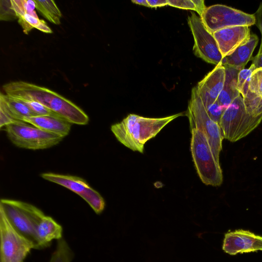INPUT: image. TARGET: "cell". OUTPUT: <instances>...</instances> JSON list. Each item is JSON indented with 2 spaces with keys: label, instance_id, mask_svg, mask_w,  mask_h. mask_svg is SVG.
I'll list each match as a JSON object with an SVG mask.
<instances>
[{
  "label": "cell",
  "instance_id": "cell-18",
  "mask_svg": "<svg viewBox=\"0 0 262 262\" xmlns=\"http://www.w3.org/2000/svg\"><path fill=\"white\" fill-rule=\"evenodd\" d=\"M0 110L5 112L14 121H23L26 117L36 116L20 100L2 93L0 94Z\"/></svg>",
  "mask_w": 262,
  "mask_h": 262
},
{
  "label": "cell",
  "instance_id": "cell-19",
  "mask_svg": "<svg viewBox=\"0 0 262 262\" xmlns=\"http://www.w3.org/2000/svg\"><path fill=\"white\" fill-rule=\"evenodd\" d=\"M225 80L222 91L217 101L226 108L241 93L237 89L238 74L240 70L231 67L224 66Z\"/></svg>",
  "mask_w": 262,
  "mask_h": 262
},
{
  "label": "cell",
  "instance_id": "cell-12",
  "mask_svg": "<svg viewBox=\"0 0 262 262\" xmlns=\"http://www.w3.org/2000/svg\"><path fill=\"white\" fill-rule=\"evenodd\" d=\"M222 248L230 255L262 251V236L243 229L230 231L225 234Z\"/></svg>",
  "mask_w": 262,
  "mask_h": 262
},
{
  "label": "cell",
  "instance_id": "cell-14",
  "mask_svg": "<svg viewBox=\"0 0 262 262\" xmlns=\"http://www.w3.org/2000/svg\"><path fill=\"white\" fill-rule=\"evenodd\" d=\"M212 34L223 58L231 54L251 35L249 27L246 26L226 27Z\"/></svg>",
  "mask_w": 262,
  "mask_h": 262
},
{
  "label": "cell",
  "instance_id": "cell-20",
  "mask_svg": "<svg viewBox=\"0 0 262 262\" xmlns=\"http://www.w3.org/2000/svg\"><path fill=\"white\" fill-rule=\"evenodd\" d=\"M13 7L24 33L28 34L34 28L38 30L42 20L38 18L34 10H29L27 0L15 1Z\"/></svg>",
  "mask_w": 262,
  "mask_h": 262
},
{
  "label": "cell",
  "instance_id": "cell-10",
  "mask_svg": "<svg viewBox=\"0 0 262 262\" xmlns=\"http://www.w3.org/2000/svg\"><path fill=\"white\" fill-rule=\"evenodd\" d=\"M194 38V54L207 62L218 65L222 63L223 57L220 51L216 41L206 28L200 17L194 12L187 18Z\"/></svg>",
  "mask_w": 262,
  "mask_h": 262
},
{
  "label": "cell",
  "instance_id": "cell-17",
  "mask_svg": "<svg viewBox=\"0 0 262 262\" xmlns=\"http://www.w3.org/2000/svg\"><path fill=\"white\" fill-rule=\"evenodd\" d=\"M62 227L52 217L45 215L36 228L37 249L50 246L53 240L62 238Z\"/></svg>",
  "mask_w": 262,
  "mask_h": 262
},
{
  "label": "cell",
  "instance_id": "cell-9",
  "mask_svg": "<svg viewBox=\"0 0 262 262\" xmlns=\"http://www.w3.org/2000/svg\"><path fill=\"white\" fill-rule=\"evenodd\" d=\"M207 29L212 34L223 28L255 24L254 14L221 4L207 7L200 17Z\"/></svg>",
  "mask_w": 262,
  "mask_h": 262
},
{
  "label": "cell",
  "instance_id": "cell-3",
  "mask_svg": "<svg viewBox=\"0 0 262 262\" xmlns=\"http://www.w3.org/2000/svg\"><path fill=\"white\" fill-rule=\"evenodd\" d=\"M190 149L197 173L203 183L219 186L223 182L220 165L213 155L204 133L197 128L191 129Z\"/></svg>",
  "mask_w": 262,
  "mask_h": 262
},
{
  "label": "cell",
  "instance_id": "cell-16",
  "mask_svg": "<svg viewBox=\"0 0 262 262\" xmlns=\"http://www.w3.org/2000/svg\"><path fill=\"white\" fill-rule=\"evenodd\" d=\"M258 41L256 34H251L249 38L237 47L231 54L223 58L222 64L234 68L239 70L244 69L251 59Z\"/></svg>",
  "mask_w": 262,
  "mask_h": 262
},
{
  "label": "cell",
  "instance_id": "cell-28",
  "mask_svg": "<svg viewBox=\"0 0 262 262\" xmlns=\"http://www.w3.org/2000/svg\"><path fill=\"white\" fill-rule=\"evenodd\" d=\"M168 5L179 9L195 10L192 0L168 1Z\"/></svg>",
  "mask_w": 262,
  "mask_h": 262
},
{
  "label": "cell",
  "instance_id": "cell-33",
  "mask_svg": "<svg viewBox=\"0 0 262 262\" xmlns=\"http://www.w3.org/2000/svg\"><path fill=\"white\" fill-rule=\"evenodd\" d=\"M252 115L255 116H258L262 115V98H261L256 108L253 112Z\"/></svg>",
  "mask_w": 262,
  "mask_h": 262
},
{
  "label": "cell",
  "instance_id": "cell-24",
  "mask_svg": "<svg viewBox=\"0 0 262 262\" xmlns=\"http://www.w3.org/2000/svg\"><path fill=\"white\" fill-rule=\"evenodd\" d=\"M18 99L25 103L36 116L59 115L38 102L23 99Z\"/></svg>",
  "mask_w": 262,
  "mask_h": 262
},
{
  "label": "cell",
  "instance_id": "cell-22",
  "mask_svg": "<svg viewBox=\"0 0 262 262\" xmlns=\"http://www.w3.org/2000/svg\"><path fill=\"white\" fill-rule=\"evenodd\" d=\"M74 254L67 241L63 238L57 241L56 248L49 262H71Z\"/></svg>",
  "mask_w": 262,
  "mask_h": 262
},
{
  "label": "cell",
  "instance_id": "cell-15",
  "mask_svg": "<svg viewBox=\"0 0 262 262\" xmlns=\"http://www.w3.org/2000/svg\"><path fill=\"white\" fill-rule=\"evenodd\" d=\"M23 121L62 138L69 134L72 124L59 115L26 117Z\"/></svg>",
  "mask_w": 262,
  "mask_h": 262
},
{
  "label": "cell",
  "instance_id": "cell-8",
  "mask_svg": "<svg viewBox=\"0 0 262 262\" xmlns=\"http://www.w3.org/2000/svg\"><path fill=\"white\" fill-rule=\"evenodd\" d=\"M1 262H24L34 244L18 232L0 210Z\"/></svg>",
  "mask_w": 262,
  "mask_h": 262
},
{
  "label": "cell",
  "instance_id": "cell-29",
  "mask_svg": "<svg viewBox=\"0 0 262 262\" xmlns=\"http://www.w3.org/2000/svg\"><path fill=\"white\" fill-rule=\"evenodd\" d=\"M255 24L259 28L261 34V41L258 54L262 53V2L260 3L258 8L255 14Z\"/></svg>",
  "mask_w": 262,
  "mask_h": 262
},
{
  "label": "cell",
  "instance_id": "cell-26",
  "mask_svg": "<svg viewBox=\"0 0 262 262\" xmlns=\"http://www.w3.org/2000/svg\"><path fill=\"white\" fill-rule=\"evenodd\" d=\"M205 108L209 117L219 124L226 108L221 105L217 101Z\"/></svg>",
  "mask_w": 262,
  "mask_h": 262
},
{
  "label": "cell",
  "instance_id": "cell-2",
  "mask_svg": "<svg viewBox=\"0 0 262 262\" xmlns=\"http://www.w3.org/2000/svg\"><path fill=\"white\" fill-rule=\"evenodd\" d=\"M183 116L180 113L161 118H148L130 114L121 122L111 126L117 139L133 151L143 153L145 144L155 137L167 124Z\"/></svg>",
  "mask_w": 262,
  "mask_h": 262
},
{
  "label": "cell",
  "instance_id": "cell-32",
  "mask_svg": "<svg viewBox=\"0 0 262 262\" xmlns=\"http://www.w3.org/2000/svg\"><path fill=\"white\" fill-rule=\"evenodd\" d=\"M256 69L262 68V53L257 54L253 59L252 63Z\"/></svg>",
  "mask_w": 262,
  "mask_h": 262
},
{
  "label": "cell",
  "instance_id": "cell-7",
  "mask_svg": "<svg viewBox=\"0 0 262 262\" xmlns=\"http://www.w3.org/2000/svg\"><path fill=\"white\" fill-rule=\"evenodd\" d=\"M30 124L16 121L5 127L8 138L15 146L28 149H43L58 144L63 138Z\"/></svg>",
  "mask_w": 262,
  "mask_h": 262
},
{
  "label": "cell",
  "instance_id": "cell-1",
  "mask_svg": "<svg viewBox=\"0 0 262 262\" xmlns=\"http://www.w3.org/2000/svg\"><path fill=\"white\" fill-rule=\"evenodd\" d=\"M3 89L12 97L40 103L71 123L86 125L89 121L88 116L77 105L46 88L17 81L4 84Z\"/></svg>",
  "mask_w": 262,
  "mask_h": 262
},
{
  "label": "cell",
  "instance_id": "cell-34",
  "mask_svg": "<svg viewBox=\"0 0 262 262\" xmlns=\"http://www.w3.org/2000/svg\"><path fill=\"white\" fill-rule=\"evenodd\" d=\"M132 2L135 4H138L147 7H150L148 3L147 0H134Z\"/></svg>",
  "mask_w": 262,
  "mask_h": 262
},
{
  "label": "cell",
  "instance_id": "cell-31",
  "mask_svg": "<svg viewBox=\"0 0 262 262\" xmlns=\"http://www.w3.org/2000/svg\"><path fill=\"white\" fill-rule=\"evenodd\" d=\"M150 8L161 7L168 5L167 0H147Z\"/></svg>",
  "mask_w": 262,
  "mask_h": 262
},
{
  "label": "cell",
  "instance_id": "cell-30",
  "mask_svg": "<svg viewBox=\"0 0 262 262\" xmlns=\"http://www.w3.org/2000/svg\"><path fill=\"white\" fill-rule=\"evenodd\" d=\"M192 1L195 6L194 11L197 12L201 17L207 8L204 1L203 0H192Z\"/></svg>",
  "mask_w": 262,
  "mask_h": 262
},
{
  "label": "cell",
  "instance_id": "cell-5",
  "mask_svg": "<svg viewBox=\"0 0 262 262\" xmlns=\"http://www.w3.org/2000/svg\"><path fill=\"white\" fill-rule=\"evenodd\" d=\"M2 211L11 224L30 240L37 249L36 228L46 215L34 205L20 201L3 199L0 202Z\"/></svg>",
  "mask_w": 262,
  "mask_h": 262
},
{
  "label": "cell",
  "instance_id": "cell-25",
  "mask_svg": "<svg viewBox=\"0 0 262 262\" xmlns=\"http://www.w3.org/2000/svg\"><path fill=\"white\" fill-rule=\"evenodd\" d=\"M16 18H17V17L13 8L11 0H1V20L11 21Z\"/></svg>",
  "mask_w": 262,
  "mask_h": 262
},
{
  "label": "cell",
  "instance_id": "cell-11",
  "mask_svg": "<svg viewBox=\"0 0 262 262\" xmlns=\"http://www.w3.org/2000/svg\"><path fill=\"white\" fill-rule=\"evenodd\" d=\"M40 176L46 180L77 193L88 203L96 214H100L104 209L105 204L102 196L82 178L53 172L42 173Z\"/></svg>",
  "mask_w": 262,
  "mask_h": 262
},
{
  "label": "cell",
  "instance_id": "cell-13",
  "mask_svg": "<svg viewBox=\"0 0 262 262\" xmlns=\"http://www.w3.org/2000/svg\"><path fill=\"white\" fill-rule=\"evenodd\" d=\"M225 80V68L222 63L217 66L200 81L196 92L205 107L217 101Z\"/></svg>",
  "mask_w": 262,
  "mask_h": 262
},
{
  "label": "cell",
  "instance_id": "cell-23",
  "mask_svg": "<svg viewBox=\"0 0 262 262\" xmlns=\"http://www.w3.org/2000/svg\"><path fill=\"white\" fill-rule=\"evenodd\" d=\"M249 91L262 98V68L256 69L252 73Z\"/></svg>",
  "mask_w": 262,
  "mask_h": 262
},
{
  "label": "cell",
  "instance_id": "cell-6",
  "mask_svg": "<svg viewBox=\"0 0 262 262\" xmlns=\"http://www.w3.org/2000/svg\"><path fill=\"white\" fill-rule=\"evenodd\" d=\"M186 115L189 119L191 129L197 128L204 133L216 160L219 162V155L224 138L219 124L208 115L195 86L191 91Z\"/></svg>",
  "mask_w": 262,
  "mask_h": 262
},
{
  "label": "cell",
  "instance_id": "cell-21",
  "mask_svg": "<svg viewBox=\"0 0 262 262\" xmlns=\"http://www.w3.org/2000/svg\"><path fill=\"white\" fill-rule=\"evenodd\" d=\"M35 8L47 20L55 25L60 24L61 13L54 1L34 0Z\"/></svg>",
  "mask_w": 262,
  "mask_h": 262
},
{
  "label": "cell",
  "instance_id": "cell-27",
  "mask_svg": "<svg viewBox=\"0 0 262 262\" xmlns=\"http://www.w3.org/2000/svg\"><path fill=\"white\" fill-rule=\"evenodd\" d=\"M255 69L254 66L252 64L249 68L244 69L239 72L237 77V89L239 93L247 78L251 75L252 72Z\"/></svg>",
  "mask_w": 262,
  "mask_h": 262
},
{
  "label": "cell",
  "instance_id": "cell-4",
  "mask_svg": "<svg viewBox=\"0 0 262 262\" xmlns=\"http://www.w3.org/2000/svg\"><path fill=\"white\" fill-rule=\"evenodd\" d=\"M261 120L262 115L255 116L247 112L240 95L226 108L219 125L223 138L235 142L250 134Z\"/></svg>",
  "mask_w": 262,
  "mask_h": 262
}]
</instances>
